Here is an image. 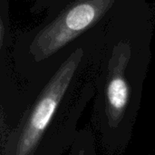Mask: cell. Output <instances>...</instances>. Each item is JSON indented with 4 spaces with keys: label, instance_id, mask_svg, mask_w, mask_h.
<instances>
[{
    "label": "cell",
    "instance_id": "cell-3",
    "mask_svg": "<svg viewBox=\"0 0 155 155\" xmlns=\"http://www.w3.org/2000/svg\"><path fill=\"white\" fill-rule=\"evenodd\" d=\"M97 140L93 130L79 129L68 155H97Z\"/></svg>",
    "mask_w": 155,
    "mask_h": 155
},
{
    "label": "cell",
    "instance_id": "cell-1",
    "mask_svg": "<svg viewBox=\"0 0 155 155\" xmlns=\"http://www.w3.org/2000/svg\"><path fill=\"white\" fill-rule=\"evenodd\" d=\"M76 48L46 82L20 122L1 134L0 155H64L69 151L90 90L70 93L83 57Z\"/></svg>",
    "mask_w": 155,
    "mask_h": 155
},
{
    "label": "cell",
    "instance_id": "cell-2",
    "mask_svg": "<svg viewBox=\"0 0 155 155\" xmlns=\"http://www.w3.org/2000/svg\"><path fill=\"white\" fill-rule=\"evenodd\" d=\"M115 0H75L41 30L30 46L35 61L45 60L94 25Z\"/></svg>",
    "mask_w": 155,
    "mask_h": 155
},
{
    "label": "cell",
    "instance_id": "cell-4",
    "mask_svg": "<svg viewBox=\"0 0 155 155\" xmlns=\"http://www.w3.org/2000/svg\"><path fill=\"white\" fill-rule=\"evenodd\" d=\"M1 41H0V44H1V46L3 45V38H4V25H3V22L1 21Z\"/></svg>",
    "mask_w": 155,
    "mask_h": 155
}]
</instances>
